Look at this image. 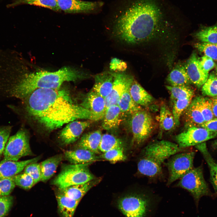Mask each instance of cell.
I'll list each match as a JSON object with an SVG mask.
<instances>
[{"label":"cell","mask_w":217,"mask_h":217,"mask_svg":"<svg viewBox=\"0 0 217 217\" xmlns=\"http://www.w3.org/2000/svg\"><path fill=\"white\" fill-rule=\"evenodd\" d=\"M184 66L190 82L199 88L202 86L207 80L209 75L201 67L195 53L191 54Z\"/></svg>","instance_id":"9a60e30c"},{"label":"cell","mask_w":217,"mask_h":217,"mask_svg":"<svg viewBox=\"0 0 217 217\" xmlns=\"http://www.w3.org/2000/svg\"><path fill=\"white\" fill-rule=\"evenodd\" d=\"M24 173L33 178L35 184L41 181V174L40 164L37 162L28 165L24 169Z\"/></svg>","instance_id":"60d3db41"},{"label":"cell","mask_w":217,"mask_h":217,"mask_svg":"<svg viewBox=\"0 0 217 217\" xmlns=\"http://www.w3.org/2000/svg\"><path fill=\"white\" fill-rule=\"evenodd\" d=\"M114 77L113 72L106 71L96 75L92 89L105 99L112 89Z\"/></svg>","instance_id":"d6986e66"},{"label":"cell","mask_w":217,"mask_h":217,"mask_svg":"<svg viewBox=\"0 0 217 217\" xmlns=\"http://www.w3.org/2000/svg\"><path fill=\"white\" fill-rule=\"evenodd\" d=\"M100 157L113 162L124 161L126 158L123 148H115L103 153Z\"/></svg>","instance_id":"f35d334b"},{"label":"cell","mask_w":217,"mask_h":217,"mask_svg":"<svg viewBox=\"0 0 217 217\" xmlns=\"http://www.w3.org/2000/svg\"><path fill=\"white\" fill-rule=\"evenodd\" d=\"M184 150L177 144L168 140L151 143L142 150L137 163L138 171L141 174L150 178L158 177L162 174V165L165 161Z\"/></svg>","instance_id":"277c9868"},{"label":"cell","mask_w":217,"mask_h":217,"mask_svg":"<svg viewBox=\"0 0 217 217\" xmlns=\"http://www.w3.org/2000/svg\"><path fill=\"white\" fill-rule=\"evenodd\" d=\"M195 146L202 154L208 165L211 182L217 194V162L209 153L205 142L197 144Z\"/></svg>","instance_id":"4316f807"},{"label":"cell","mask_w":217,"mask_h":217,"mask_svg":"<svg viewBox=\"0 0 217 217\" xmlns=\"http://www.w3.org/2000/svg\"><path fill=\"white\" fill-rule=\"evenodd\" d=\"M90 124L91 122L89 121L77 120L68 123L58 135L60 143L63 145L67 146L74 143Z\"/></svg>","instance_id":"5bb4252c"},{"label":"cell","mask_w":217,"mask_h":217,"mask_svg":"<svg viewBox=\"0 0 217 217\" xmlns=\"http://www.w3.org/2000/svg\"><path fill=\"white\" fill-rule=\"evenodd\" d=\"M152 200V196L148 192L136 193L121 198L118 205L126 217H145Z\"/></svg>","instance_id":"8992f818"},{"label":"cell","mask_w":217,"mask_h":217,"mask_svg":"<svg viewBox=\"0 0 217 217\" xmlns=\"http://www.w3.org/2000/svg\"><path fill=\"white\" fill-rule=\"evenodd\" d=\"M203 94L211 97L217 96V76L212 74L202 86Z\"/></svg>","instance_id":"d590c367"},{"label":"cell","mask_w":217,"mask_h":217,"mask_svg":"<svg viewBox=\"0 0 217 217\" xmlns=\"http://www.w3.org/2000/svg\"><path fill=\"white\" fill-rule=\"evenodd\" d=\"M96 154L85 149L78 148L65 151L64 156L71 164H80L90 163L99 160L100 157Z\"/></svg>","instance_id":"ffe728a7"},{"label":"cell","mask_w":217,"mask_h":217,"mask_svg":"<svg viewBox=\"0 0 217 217\" xmlns=\"http://www.w3.org/2000/svg\"><path fill=\"white\" fill-rule=\"evenodd\" d=\"M3 153L4 158L0 162L8 161H17L23 157L32 155L29 136L27 131L21 129L10 137Z\"/></svg>","instance_id":"ba28073f"},{"label":"cell","mask_w":217,"mask_h":217,"mask_svg":"<svg viewBox=\"0 0 217 217\" xmlns=\"http://www.w3.org/2000/svg\"><path fill=\"white\" fill-rule=\"evenodd\" d=\"M192 98L178 99L174 101L172 110L175 124V126H178L180 124V119L181 115L190 104Z\"/></svg>","instance_id":"e575fe53"},{"label":"cell","mask_w":217,"mask_h":217,"mask_svg":"<svg viewBox=\"0 0 217 217\" xmlns=\"http://www.w3.org/2000/svg\"><path fill=\"white\" fill-rule=\"evenodd\" d=\"M212 147L214 149H217V139L212 143Z\"/></svg>","instance_id":"681fc988"},{"label":"cell","mask_w":217,"mask_h":217,"mask_svg":"<svg viewBox=\"0 0 217 217\" xmlns=\"http://www.w3.org/2000/svg\"><path fill=\"white\" fill-rule=\"evenodd\" d=\"M210 100L214 118H217V96L210 99Z\"/></svg>","instance_id":"c3c4849f"},{"label":"cell","mask_w":217,"mask_h":217,"mask_svg":"<svg viewBox=\"0 0 217 217\" xmlns=\"http://www.w3.org/2000/svg\"><path fill=\"white\" fill-rule=\"evenodd\" d=\"M131 116L130 125L133 136L132 143L140 145L152 134L154 128V121L150 114L142 109Z\"/></svg>","instance_id":"9c48e42d"},{"label":"cell","mask_w":217,"mask_h":217,"mask_svg":"<svg viewBox=\"0 0 217 217\" xmlns=\"http://www.w3.org/2000/svg\"><path fill=\"white\" fill-rule=\"evenodd\" d=\"M167 80L172 86H188L191 83L184 66L181 65L176 66L171 71Z\"/></svg>","instance_id":"83f0119b"},{"label":"cell","mask_w":217,"mask_h":217,"mask_svg":"<svg viewBox=\"0 0 217 217\" xmlns=\"http://www.w3.org/2000/svg\"><path fill=\"white\" fill-rule=\"evenodd\" d=\"M125 62L116 58L112 59L110 63V68L115 72H123L127 68Z\"/></svg>","instance_id":"f6af8a7d"},{"label":"cell","mask_w":217,"mask_h":217,"mask_svg":"<svg viewBox=\"0 0 217 217\" xmlns=\"http://www.w3.org/2000/svg\"><path fill=\"white\" fill-rule=\"evenodd\" d=\"M13 178L16 185L25 190H29L35 185L32 177L24 172L16 175Z\"/></svg>","instance_id":"74e56055"},{"label":"cell","mask_w":217,"mask_h":217,"mask_svg":"<svg viewBox=\"0 0 217 217\" xmlns=\"http://www.w3.org/2000/svg\"><path fill=\"white\" fill-rule=\"evenodd\" d=\"M23 5H28L44 8L56 12L61 11L58 6L57 0H14L7 5V8H11Z\"/></svg>","instance_id":"f1b7e54d"},{"label":"cell","mask_w":217,"mask_h":217,"mask_svg":"<svg viewBox=\"0 0 217 217\" xmlns=\"http://www.w3.org/2000/svg\"><path fill=\"white\" fill-rule=\"evenodd\" d=\"M167 89L170 93L171 99L174 101L188 98H192L194 94L193 90L188 86H166Z\"/></svg>","instance_id":"d6a6232c"},{"label":"cell","mask_w":217,"mask_h":217,"mask_svg":"<svg viewBox=\"0 0 217 217\" xmlns=\"http://www.w3.org/2000/svg\"><path fill=\"white\" fill-rule=\"evenodd\" d=\"M16 186L13 177L0 180V196H8Z\"/></svg>","instance_id":"b9f144b4"},{"label":"cell","mask_w":217,"mask_h":217,"mask_svg":"<svg viewBox=\"0 0 217 217\" xmlns=\"http://www.w3.org/2000/svg\"><path fill=\"white\" fill-rule=\"evenodd\" d=\"M102 135L99 130L85 134L82 136L78 144V148L85 149L96 154L98 153Z\"/></svg>","instance_id":"cb8c5ba5"},{"label":"cell","mask_w":217,"mask_h":217,"mask_svg":"<svg viewBox=\"0 0 217 217\" xmlns=\"http://www.w3.org/2000/svg\"><path fill=\"white\" fill-rule=\"evenodd\" d=\"M59 212L62 217H73L80 200L67 196L59 191L56 194Z\"/></svg>","instance_id":"7402d4cb"},{"label":"cell","mask_w":217,"mask_h":217,"mask_svg":"<svg viewBox=\"0 0 217 217\" xmlns=\"http://www.w3.org/2000/svg\"><path fill=\"white\" fill-rule=\"evenodd\" d=\"M13 201L11 196H0V217H3L7 214L11 206Z\"/></svg>","instance_id":"ee69618b"},{"label":"cell","mask_w":217,"mask_h":217,"mask_svg":"<svg viewBox=\"0 0 217 217\" xmlns=\"http://www.w3.org/2000/svg\"><path fill=\"white\" fill-rule=\"evenodd\" d=\"M1 155H0V158H1Z\"/></svg>","instance_id":"816d5d0a"},{"label":"cell","mask_w":217,"mask_h":217,"mask_svg":"<svg viewBox=\"0 0 217 217\" xmlns=\"http://www.w3.org/2000/svg\"><path fill=\"white\" fill-rule=\"evenodd\" d=\"M80 105L91 112L93 121L102 120L106 109L105 98L92 89L86 94Z\"/></svg>","instance_id":"4fadbf2b"},{"label":"cell","mask_w":217,"mask_h":217,"mask_svg":"<svg viewBox=\"0 0 217 217\" xmlns=\"http://www.w3.org/2000/svg\"><path fill=\"white\" fill-rule=\"evenodd\" d=\"M24 99L29 115L49 131L78 119L93 121L91 112L75 104L64 89H38Z\"/></svg>","instance_id":"6da1fadb"},{"label":"cell","mask_w":217,"mask_h":217,"mask_svg":"<svg viewBox=\"0 0 217 217\" xmlns=\"http://www.w3.org/2000/svg\"><path fill=\"white\" fill-rule=\"evenodd\" d=\"M40 158V156H38L21 161H8L0 162V180L12 177L19 174L28 165L37 162Z\"/></svg>","instance_id":"e0dca14e"},{"label":"cell","mask_w":217,"mask_h":217,"mask_svg":"<svg viewBox=\"0 0 217 217\" xmlns=\"http://www.w3.org/2000/svg\"><path fill=\"white\" fill-rule=\"evenodd\" d=\"M123 114L117 105L108 108L102 119V129L107 131L117 129L121 122Z\"/></svg>","instance_id":"44dd1931"},{"label":"cell","mask_w":217,"mask_h":217,"mask_svg":"<svg viewBox=\"0 0 217 217\" xmlns=\"http://www.w3.org/2000/svg\"><path fill=\"white\" fill-rule=\"evenodd\" d=\"M159 124L161 128L166 131L172 130L176 127L172 112L165 105H162L160 108Z\"/></svg>","instance_id":"1f68e13d"},{"label":"cell","mask_w":217,"mask_h":217,"mask_svg":"<svg viewBox=\"0 0 217 217\" xmlns=\"http://www.w3.org/2000/svg\"><path fill=\"white\" fill-rule=\"evenodd\" d=\"M217 136V133L203 127H192L176 135L175 139L179 147L184 149L205 142Z\"/></svg>","instance_id":"8fae6325"},{"label":"cell","mask_w":217,"mask_h":217,"mask_svg":"<svg viewBox=\"0 0 217 217\" xmlns=\"http://www.w3.org/2000/svg\"><path fill=\"white\" fill-rule=\"evenodd\" d=\"M96 183V181L93 179L85 183L58 189V191L70 198L80 200L84 195Z\"/></svg>","instance_id":"d4e9b609"},{"label":"cell","mask_w":217,"mask_h":217,"mask_svg":"<svg viewBox=\"0 0 217 217\" xmlns=\"http://www.w3.org/2000/svg\"><path fill=\"white\" fill-rule=\"evenodd\" d=\"M200 66L206 72L209 73V71L212 69L215 65L214 60L206 55L199 58Z\"/></svg>","instance_id":"bcb514c9"},{"label":"cell","mask_w":217,"mask_h":217,"mask_svg":"<svg viewBox=\"0 0 217 217\" xmlns=\"http://www.w3.org/2000/svg\"><path fill=\"white\" fill-rule=\"evenodd\" d=\"M195 155L194 151H183L169 158L166 164L168 171L167 185L180 179L193 168Z\"/></svg>","instance_id":"30bf717a"},{"label":"cell","mask_w":217,"mask_h":217,"mask_svg":"<svg viewBox=\"0 0 217 217\" xmlns=\"http://www.w3.org/2000/svg\"><path fill=\"white\" fill-rule=\"evenodd\" d=\"M199 102L200 109L205 122L214 118L210 99L199 97Z\"/></svg>","instance_id":"ab89813d"},{"label":"cell","mask_w":217,"mask_h":217,"mask_svg":"<svg viewBox=\"0 0 217 217\" xmlns=\"http://www.w3.org/2000/svg\"><path fill=\"white\" fill-rule=\"evenodd\" d=\"M89 75L82 71L65 67L51 72L41 71L25 74L12 90L13 96L24 99L38 89L60 88L64 82L87 78Z\"/></svg>","instance_id":"3957f363"},{"label":"cell","mask_w":217,"mask_h":217,"mask_svg":"<svg viewBox=\"0 0 217 217\" xmlns=\"http://www.w3.org/2000/svg\"><path fill=\"white\" fill-rule=\"evenodd\" d=\"M216 71H217V65L216 67Z\"/></svg>","instance_id":"f907efd6"},{"label":"cell","mask_w":217,"mask_h":217,"mask_svg":"<svg viewBox=\"0 0 217 217\" xmlns=\"http://www.w3.org/2000/svg\"><path fill=\"white\" fill-rule=\"evenodd\" d=\"M129 91L133 100L140 106H147L153 101V97L134 79L130 86Z\"/></svg>","instance_id":"603a6c76"},{"label":"cell","mask_w":217,"mask_h":217,"mask_svg":"<svg viewBox=\"0 0 217 217\" xmlns=\"http://www.w3.org/2000/svg\"><path fill=\"white\" fill-rule=\"evenodd\" d=\"M63 159V155L57 154L42 161L41 163V181L46 182L55 174L59 165Z\"/></svg>","instance_id":"484cf974"},{"label":"cell","mask_w":217,"mask_h":217,"mask_svg":"<svg viewBox=\"0 0 217 217\" xmlns=\"http://www.w3.org/2000/svg\"><path fill=\"white\" fill-rule=\"evenodd\" d=\"M177 186L187 190L191 193L197 207L202 197L212 196L200 166L193 167L190 170L180 179Z\"/></svg>","instance_id":"52a82bcc"},{"label":"cell","mask_w":217,"mask_h":217,"mask_svg":"<svg viewBox=\"0 0 217 217\" xmlns=\"http://www.w3.org/2000/svg\"><path fill=\"white\" fill-rule=\"evenodd\" d=\"M161 15L152 0H140L117 19L113 33L121 41L130 45L145 42L154 37L160 30Z\"/></svg>","instance_id":"7a4b0ae2"},{"label":"cell","mask_w":217,"mask_h":217,"mask_svg":"<svg viewBox=\"0 0 217 217\" xmlns=\"http://www.w3.org/2000/svg\"><path fill=\"white\" fill-rule=\"evenodd\" d=\"M185 111V124L187 128L192 127H201L205 122L200 109L199 97L192 100Z\"/></svg>","instance_id":"ac0fdd59"},{"label":"cell","mask_w":217,"mask_h":217,"mask_svg":"<svg viewBox=\"0 0 217 217\" xmlns=\"http://www.w3.org/2000/svg\"><path fill=\"white\" fill-rule=\"evenodd\" d=\"M90 163L63 165L61 172L53 180L52 184L61 189L94 179V176L88 168Z\"/></svg>","instance_id":"5b68a950"},{"label":"cell","mask_w":217,"mask_h":217,"mask_svg":"<svg viewBox=\"0 0 217 217\" xmlns=\"http://www.w3.org/2000/svg\"><path fill=\"white\" fill-rule=\"evenodd\" d=\"M194 46L205 55L217 61V44L201 42L196 43Z\"/></svg>","instance_id":"8d00e7d4"},{"label":"cell","mask_w":217,"mask_h":217,"mask_svg":"<svg viewBox=\"0 0 217 217\" xmlns=\"http://www.w3.org/2000/svg\"><path fill=\"white\" fill-rule=\"evenodd\" d=\"M57 1L61 11L69 14L89 11L101 5L99 2L81 0H57Z\"/></svg>","instance_id":"2e32d148"},{"label":"cell","mask_w":217,"mask_h":217,"mask_svg":"<svg viewBox=\"0 0 217 217\" xmlns=\"http://www.w3.org/2000/svg\"><path fill=\"white\" fill-rule=\"evenodd\" d=\"M124 145L120 139L113 135L105 134L102 135L99 149L103 153L115 148H123Z\"/></svg>","instance_id":"4dcf8cb0"},{"label":"cell","mask_w":217,"mask_h":217,"mask_svg":"<svg viewBox=\"0 0 217 217\" xmlns=\"http://www.w3.org/2000/svg\"><path fill=\"white\" fill-rule=\"evenodd\" d=\"M196 36L202 42L217 44V26L202 29L196 33Z\"/></svg>","instance_id":"836d02e7"},{"label":"cell","mask_w":217,"mask_h":217,"mask_svg":"<svg viewBox=\"0 0 217 217\" xmlns=\"http://www.w3.org/2000/svg\"><path fill=\"white\" fill-rule=\"evenodd\" d=\"M208 130L217 133V118L205 122L201 126Z\"/></svg>","instance_id":"7dc6e473"},{"label":"cell","mask_w":217,"mask_h":217,"mask_svg":"<svg viewBox=\"0 0 217 217\" xmlns=\"http://www.w3.org/2000/svg\"><path fill=\"white\" fill-rule=\"evenodd\" d=\"M130 86L123 93L117 105L124 114L131 115L142 108L140 106L134 102L132 98L129 91Z\"/></svg>","instance_id":"f546056e"},{"label":"cell","mask_w":217,"mask_h":217,"mask_svg":"<svg viewBox=\"0 0 217 217\" xmlns=\"http://www.w3.org/2000/svg\"><path fill=\"white\" fill-rule=\"evenodd\" d=\"M114 80L112 89L105 99L106 109L117 105L121 96L134 80L132 76L123 72H113Z\"/></svg>","instance_id":"7c38bea8"},{"label":"cell","mask_w":217,"mask_h":217,"mask_svg":"<svg viewBox=\"0 0 217 217\" xmlns=\"http://www.w3.org/2000/svg\"><path fill=\"white\" fill-rule=\"evenodd\" d=\"M11 128L9 126L0 127V155L3 153L9 137Z\"/></svg>","instance_id":"7bdbcfd3"}]
</instances>
